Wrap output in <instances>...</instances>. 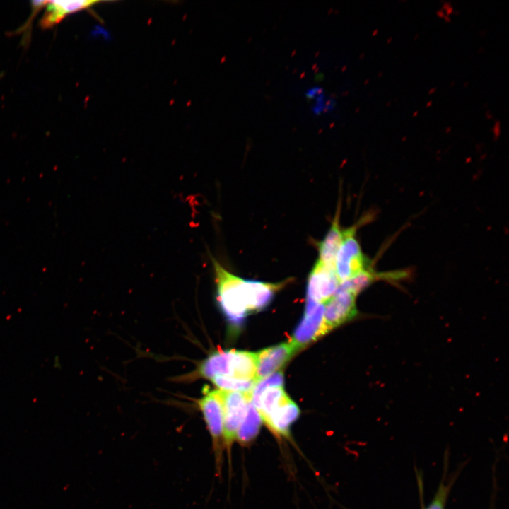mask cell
Instances as JSON below:
<instances>
[{
    "label": "cell",
    "mask_w": 509,
    "mask_h": 509,
    "mask_svg": "<svg viewBox=\"0 0 509 509\" xmlns=\"http://www.w3.org/2000/svg\"><path fill=\"white\" fill-rule=\"evenodd\" d=\"M211 260L221 309L228 321L238 327L248 313L245 280L228 271L214 257H211Z\"/></svg>",
    "instance_id": "obj_1"
},
{
    "label": "cell",
    "mask_w": 509,
    "mask_h": 509,
    "mask_svg": "<svg viewBox=\"0 0 509 509\" xmlns=\"http://www.w3.org/2000/svg\"><path fill=\"white\" fill-rule=\"evenodd\" d=\"M211 439L217 475H221L223 462V406L222 390L204 391L197 402Z\"/></svg>",
    "instance_id": "obj_2"
},
{
    "label": "cell",
    "mask_w": 509,
    "mask_h": 509,
    "mask_svg": "<svg viewBox=\"0 0 509 509\" xmlns=\"http://www.w3.org/2000/svg\"><path fill=\"white\" fill-rule=\"evenodd\" d=\"M356 226L344 230V238L337 252L334 269L340 283L370 269L367 257L363 255L355 238Z\"/></svg>",
    "instance_id": "obj_3"
},
{
    "label": "cell",
    "mask_w": 509,
    "mask_h": 509,
    "mask_svg": "<svg viewBox=\"0 0 509 509\" xmlns=\"http://www.w3.org/2000/svg\"><path fill=\"white\" fill-rule=\"evenodd\" d=\"M222 395L224 447L230 461L238 429L245 416L247 404L252 400V391L243 392L222 390Z\"/></svg>",
    "instance_id": "obj_4"
},
{
    "label": "cell",
    "mask_w": 509,
    "mask_h": 509,
    "mask_svg": "<svg viewBox=\"0 0 509 509\" xmlns=\"http://www.w3.org/2000/svg\"><path fill=\"white\" fill-rule=\"evenodd\" d=\"M324 304L306 298L304 316L290 341L296 351L327 333L324 326Z\"/></svg>",
    "instance_id": "obj_5"
},
{
    "label": "cell",
    "mask_w": 509,
    "mask_h": 509,
    "mask_svg": "<svg viewBox=\"0 0 509 509\" xmlns=\"http://www.w3.org/2000/svg\"><path fill=\"white\" fill-rule=\"evenodd\" d=\"M339 284L335 270L317 259L308 276L306 298L324 304L333 297Z\"/></svg>",
    "instance_id": "obj_6"
},
{
    "label": "cell",
    "mask_w": 509,
    "mask_h": 509,
    "mask_svg": "<svg viewBox=\"0 0 509 509\" xmlns=\"http://www.w3.org/2000/svg\"><path fill=\"white\" fill-rule=\"evenodd\" d=\"M356 296L349 291L338 288L324 303V326L327 333L356 315Z\"/></svg>",
    "instance_id": "obj_7"
},
{
    "label": "cell",
    "mask_w": 509,
    "mask_h": 509,
    "mask_svg": "<svg viewBox=\"0 0 509 509\" xmlns=\"http://www.w3.org/2000/svg\"><path fill=\"white\" fill-rule=\"evenodd\" d=\"M296 351L289 341L267 348L257 353L256 382L274 373Z\"/></svg>",
    "instance_id": "obj_8"
},
{
    "label": "cell",
    "mask_w": 509,
    "mask_h": 509,
    "mask_svg": "<svg viewBox=\"0 0 509 509\" xmlns=\"http://www.w3.org/2000/svg\"><path fill=\"white\" fill-rule=\"evenodd\" d=\"M299 415L298 406L288 397L272 411L264 423L277 438H289L291 426Z\"/></svg>",
    "instance_id": "obj_9"
},
{
    "label": "cell",
    "mask_w": 509,
    "mask_h": 509,
    "mask_svg": "<svg viewBox=\"0 0 509 509\" xmlns=\"http://www.w3.org/2000/svg\"><path fill=\"white\" fill-rule=\"evenodd\" d=\"M99 1H47L45 11L40 20V26L49 28L60 22L66 16L86 9L100 3Z\"/></svg>",
    "instance_id": "obj_10"
},
{
    "label": "cell",
    "mask_w": 509,
    "mask_h": 509,
    "mask_svg": "<svg viewBox=\"0 0 509 509\" xmlns=\"http://www.w3.org/2000/svg\"><path fill=\"white\" fill-rule=\"evenodd\" d=\"M285 283H265L254 280H245V293L248 312L258 311L266 307L273 298L276 291Z\"/></svg>",
    "instance_id": "obj_11"
},
{
    "label": "cell",
    "mask_w": 509,
    "mask_h": 509,
    "mask_svg": "<svg viewBox=\"0 0 509 509\" xmlns=\"http://www.w3.org/2000/svg\"><path fill=\"white\" fill-rule=\"evenodd\" d=\"M344 238V230H341L339 226V209H338L328 232L322 240L317 244L319 252L318 259L326 266L334 269L336 257Z\"/></svg>",
    "instance_id": "obj_12"
},
{
    "label": "cell",
    "mask_w": 509,
    "mask_h": 509,
    "mask_svg": "<svg viewBox=\"0 0 509 509\" xmlns=\"http://www.w3.org/2000/svg\"><path fill=\"white\" fill-rule=\"evenodd\" d=\"M262 423V417L250 400L238 429L235 441L243 447L252 444L259 435Z\"/></svg>",
    "instance_id": "obj_13"
},
{
    "label": "cell",
    "mask_w": 509,
    "mask_h": 509,
    "mask_svg": "<svg viewBox=\"0 0 509 509\" xmlns=\"http://www.w3.org/2000/svg\"><path fill=\"white\" fill-rule=\"evenodd\" d=\"M256 371L257 353L235 350L233 378L255 380Z\"/></svg>",
    "instance_id": "obj_14"
},
{
    "label": "cell",
    "mask_w": 509,
    "mask_h": 509,
    "mask_svg": "<svg viewBox=\"0 0 509 509\" xmlns=\"http://www.w3.org/2000/svg\"><path fill=\"white\" fill-rule=\"evenodd\" d=\"M288 396L283 387H271L265 390L262 394L259 405L257 408L262 422H264Z\"/></svg>",
    "instance_id": "obj_15"
},
{
    "label": "cell",
    "mask_w": 509,
    "mask_h": 509,
    "mask_svg": "<svg viewBox=\"0 0 509 509\" xmlns=\"http://www.w3.org/2000/svg\"><path fill=\"white\" fill-rule=\"evenodd\" d=\"M211 381L218 390L229 392H250L256 381L255 380H241L228 377H215Z\"/></svg>",
    "instance_id": "obj_16"
},
{
    "label": "cell",
    "mask_w": 509,
    "mask_h": 509,
    "mask_svg": "<svg viewBox=\"0 0 509 509\" xmlns=\"http://www.w3.org/2000/svg\"><path fill=\"white\" fill-rule=\"evenodd\" d=\"M283 375L281 372L274 373L255 384L252 390V402L257 409L263 392L269 388L283 387Z\"/></svg>",
    "instance_id": "obj_17"
},
{
    "label": "cell",
    "mask_w": 509,
    "mask_h": 509,
    "mask_svg": "<svg viewBox=\"0 0 509 509\" xmlns=\"http://www.w3.org/2000/svg\"><path fill=\"white\" fill-rule=\"evenodd\" d=\"M447 492V487L442 484L437 491L433 500L425 509H444Z\"/></svg>",
    "instance_id": "obj_18"
}]
</instances>
